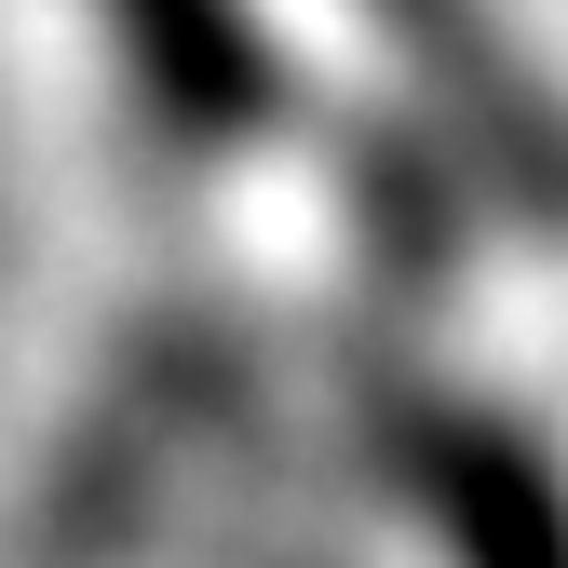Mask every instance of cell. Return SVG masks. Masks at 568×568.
Listing matches in <instances>:
<instances>
[{
  "instance_id": "6da1fadb",
  "label": "cell",
  "mask_w": 568,
  "mask_h": 568,
  "mask_svg": "<svg viewBox=\"0 0 568 568\" xmlns=\"http://www.w3.org/2000/svg\"><path fill=\"white\" fill-rule=\"evenodd\" d=\"M379 487L447 541V568H568V474L474 393H379L366 406Z\"/></svg>"
},
{
  "instance_id": "7a4b0ae2",
  "label": "cell",
  "mask_w": 568,
  "mask_h": 568,
  "mask_svg": "<svg viewBox=\"0 0 568 568\" xmlns=\"http://www.w3.org/2000/svg\"><path fill=\"white\" fill-rule=\"evenodd\" d=\"M352 14H366L379 54L419 82V109L447 122V150L501 203H528V217L568 231V95L515 54V28L487 14V0H352Z\"/></svg>"
},
{
  "instance_id": "3957f363",
  "label": "cell",
  "mask_w": 568,
  "mask_h": 568,
  "mask_svg": "<svg viewBox=\"0 0 568 568\" xmlns=\"http://www.w3.org/2000/svg\"><path fill=\"white\" fill-rule=\"evenodd\" d=\"M95 14H109V68H122L135 122L176 163H217L271 122V41L244 0H95Z\"/></svg>"
}]
</instances>
